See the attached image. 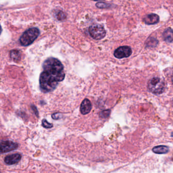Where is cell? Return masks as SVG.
<instances>
[{
    "label": "cell",
    "mask_w": 173,
    "mask_h": 173,
    "mask_svg": "<svg viewBox=\"0 0 173 173\" xmlns=\"http://www.w3.org/2000/svg\"><path fill=\"white\" fill-rule=\"evenodd\" d=\"M43 68L44 71L40 77V89L43 92H50L64 79V65L56 58H49L44 62Z\"/></svg>",
    "instance_id": "6da1fadb"
},
{
    "label": "cell",
    "mask_w": 173,
    "mask_h": 173,
    "mask_svg": "<svg viewBox=\"0 0 173 173\" xmlns=\"http://www.w3.org/2000/svg\"><path fill=\"white\" fill-rule=\"evenodd\" d=\"M40 32L37 28H31L25 31L20 37V43L23 46L31 45L38 37Z\"/></svg>",
    "instance_id": "7a4b0ae2"
},
{
    "label": "cell",
    "mask_w": 173,
    "mask_h": 173,
    "mask_svg": "<svg viewBox=\"0 0 173 173\" xmlns=\"http://www.w3.org/2000/svg\"><path fill=\"white\" fill-rule=\"evenodd\" d=\"M148 88L151 92L156 95L163 93L165 89V81L162 79L155 77L149 81Z\"/></svg>",
    "instance_id": "3957f363"
},
{
    "label": "cell",
    "mask_w": 173,
    "mask_h": 173,
    "mask_svg": "<svg viewBox=\"0 0 173 173\" xmlns=\"http://www.w3.org/2000/svg\"><path fill=\"white\" fill-rule=\"evenodd\" d=\"M90 36L95 40H101L105 37L106 31L102 25L95 24L91 25L89 28Z\"/></svg>",
    "instance_id": "277c9868"
},
{
    "label": "cell",
    "mask_w": 173,
    "mask_h": 173,
    "mask_svg": "<svg viewBox=\"0 0 173 173\" xmlns=\"http://www.w3.org/2000/svg\"><path fill=\"white\" fill-rule=\"evenodd\" d=\"M18 147L17 143L11 141H4L0 142V154L15 150Z\"/></svg>",
    "instance_id": "5b68a950"
},
{
    "label": "cell",
    "mask_w": 173,
    "mask_h": 173,
    "mask_svg": "<svg viewBox=\"0 0 173 173\" xmlns=\"http://www.w3.org/2000/svg\"><path fill=\"white\" fill-rule=\"evenodd\" d=\"M132 51L131 48L127 46L118 48L114 52V56L118 59L127 58L131 55Z\"/></svg>",
    "instance_id": "8992f818"
},
{
    "label": "cell",
    "mask_w": 173,
    "mask_h": 173,
    "mask_svg": "<svg viewBox=\"0 0 173 173\" xmlns=\"http://www.w3.org/2000/svg\"><path fill=\"white\" fill-rule=\"evenodd\" d=\"M21 159V155L19 153L9 155L5 158V162L8 165H12L17 164L20 161Z\"/></svg>",
    "instance_id": "52a82bcc"
},
{
    "label": "cell",
    "mask_w": 173,
    "mask_h": 173,
    "mask_svg": "<svg viewBox=\"0 0 173 173\" xmlns=\"http://www.w3.org/2000/svg\"><path fill=\"white\" fill-rule=\"evenodd\" d=\"M92 109V104L88 99H85L81 103L80 111L82 114L86 115L91 111Z\"/></svg>",
    "instance_id": "ba28073f"
},
{
    "label": "cell",
    "mask_w": 173,
    "mask_h": 173,
    "mask_svg": "<svg viewBox=\"0 0 173 173\" xmlns=\"http://www.w3.org/2000/svg\"><path fill=\"white\" fill-rule=\"evenodd\" d=\"M160 17L156 14L151 13L148 14L144 17V21L147 24H155L159 23Z\"/></svg>",
    "instance_id": "9c48e42d"
},
{
    "label": "cell",
    "mask_w": 173,
    "mask_h": 173,
    "mask_svg": "<svg viewBox=\"0 0 173 173\" xmlns=\"http://www.w3.org/2000/svg\"><path fill=\"white\" fill-rule=\"evenodd\" d=\"M164 40L168 43L173 42V29L168 28L164 31L163 34Z\"/></svg>",
    "instance_id": "30bf717a"
},
{
    "label": "cell",
    "mask_w": 173,
    "mask_h": 173,
    "mask_svg": "<svg viewBox=\"0 0 173 173\" xmlns=\"http://www.w3.org/2000/svg\"><path fill=\"white\" fill-rule=\"evenodd\" d=\"M152 151L154 153L159 155H163L168 153L169 151V148L165 145H159L155 146L152 148Z\"/></svg>",
    "instance_id": "8fae6325"
},
{
    "label": "cell",
    "mask_w": 173,
    "mask_h": 173,
    "mask_svg": "<svg viewBox=\"0 0 173 173\" xmlns=\"http://www.w3.org/2000/svg\"><path fill=\"white\" fill-rule=\"evenodd\" d=\"M10 57L14 61H18L21 58V53L19 51L13 50L10 52Z\"/></svg>",
    "instance_id": "7c38bea8"
},
{
    "label": "cell",
    "mask_w": 173,
    "mask_h": 173,
    "mask_svg": "<svg viewBox=\"0 0 173 173\" xmlns=\"http://www.w3.org/2000/svg\"><path fill=\"white\" fill-rule=\"evenodd\" d=\"M56 16L57 20L59 21H64L66 18V14L61 11H59L57 12V13L56 14Z\"/></svg>",
    "instance_id": "4fadbf2b"
},
{
    "label": "cell",
    "mask_w": 173,
    "mask_h": 173,
    "mask_svg": "<svg viewBox=\"0 0 173 173\" xmlns=\"http://www.w3.org/2000/svg\"><path fill=\"white\" fill-rule=\"evenodd\" d=\"M96 6L97 8H100V9H106V8H110L111 7V5L107 3H104V2H99L96 4Z\"/></svg>",
    "instance_id": "5bb4252c"
},
{
    "label": "cell",
    "mask_w": 173,
    "mask_h": 173,
    "mask_svg": "<svg viewBox=\"0 0 173 173\" xmlns=\"http://www.w3.org/2000/svg\"><path fill=\"white\" fill-rule=\"evenodd\" d=\"M42 126L43 127H44L45 128L50 129L52 128L53 127V125L51 123H49L48 122L47 120L45 119H43L42 120Z\"/></svg>",
    "instance_id": "9a60e30c"
},
{
    "label": "cell",
    "mask_w": 173,
    "mask_h": 173,
    "mask_svg": "<svg viewBox=\"0 0 173 173\" xmlns=\"http://www.w3.org/2000/svg\"><path fill=\"white\" fill-rule=\"evenodd\" d=\"M158 42V41H157V40H155V38H150L147 41L146 44L147 46H149L150 47H155L157 44L153 43V42Z\"/></svg>",
    "instance_id": "2e32d148"
},
{
    "label": "cell",
    "mask_w": 173,
    "mask_h": 173,
    "mask_svg": "<svg viewBox=\"0 0 173 173\" xmlns=\"http://www.w3.org/2000/svg\"><path fill=\"white\" fill-rule=\"evenodd\" d=\"M110 114V111L109 110H104L102 111L100 114L101 117L102 118H106Z\"/></svg>",
    "instance_id": "e0dca14e"
},
{
    "label": "cell",
    "mask_w": 173,
    "mask_h": 173,
    "mask_svg": "<svg viewBox=\"0 0 173 173\" xmlns=\"http://www.w3.org/2000/svg\"><path fill=\"white\" fill-rule=\"evenodd\" d=\"M60 115H59L58 114H53V115H52V117L53 119L58 120V119H59V116H60Z\"/></svg>",
    "instance_id": "ac0fdd59"
},
{
    "label": "cell",
    "mask_w": 173,
    "mask_h": 173,
    "mask_svg": "<svg viewBox=\"0 0 173 173\" xmlns=\"http://www.w3.org/2000/svg\"><path fill=\"white\" fill-rule=\"evenodd\" d=\"M2 31V29L1 26L0 25V34L1 33Z\"/></svg>",
    "instance_id": "d6986e66"
},
{
    "label": "cell",
    "mask_w": 173,
    "mask_h": 173,
    "mask_svg": "<svg viewBox=\"0 0 173 173\" xmlns=\"http://www.w3.org/2000/svg\"><path fill=\"white\" fill-rule=\"evenodd\" d=\"M93 1H103V0H93Z\"/></svg>",
    "instance_id": "ffe728a7"
},
{
    "label": "cell",
    "mask_w": 173,
    "mask_h": 173,
    "mask_svg": "<svg viewBox=\"0 0 173 173\" xmlns=\"http://www.w3.org/2000/svg\"><path fill=\"white\" fill-rule=\"evenodd\" d=\"M171 136H172V137H173V132L172 133V135H171Z\"/></svg>",
    "instance_id": "44dd1931"
},
{
    "label": "cell",
    "mask_w": 173,
    "mask_h": 173,
    "mask_svg": "<svg viewBox=\"0 0 173 173\" xmlns=\"http://www.w3.org/2000/svg\"><path fill=\"white\" fill-rule=\"evenodd\" d=\"M1 7V6H0V7Z\"/></svg>",
    "instance_id": "7402d4cb"
},
{
    "label": "cell",
    "mask_w": 173,
    "mask_h": 173,
    "mask_svg": "<svg viewBox=\"0 0 173 173\" xmlns=\"http://www.w3.org/2000/svg\"><path fill=\"white\" fill-rule=\"evenodd\" d=\"M0 173H1V172H0Z\"/></svg>",
    "instance_id": "603a6c76"
}]
</instances>
